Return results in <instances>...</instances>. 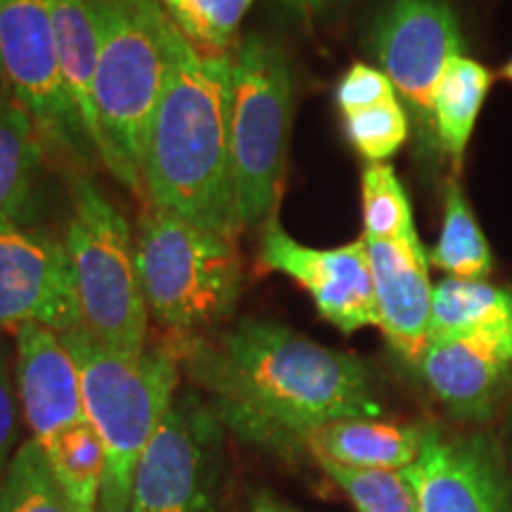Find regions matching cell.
I'll return each mask as SVG.
<instances>
[{
	"label": "cell",
	"mask_w": 512,
	"mask_h": 512,
	"mask_svg": "<svg viewBox=\"0 0 512 512\" xmlns=\"http://www.w3.org/2000/svg\"><path fill=\"white\" fill-rule=\"evenodd\" d=\"M67 245L81 323L102 347L121 356L145 354L147 302L136 266V238L98 183L74 176Z\"/></svg>",
	"instance_id": "obj_6"
},
{
	"label": "cell",
	"mask_w": 512,
	"mask_h": 512,
	"mask_svg": "<svg viewBox=\"0 0 512 512\" xmlns=\"http://www.w3.org/2000/svg\"><path fill=\"white\" fill-rule=\"evenodd\" d=\"M512 325V290L486 280L448 278L432 290L430 339L472 335Z\"/></svg>",
	"instance_id": "obj_21"
},
{
	"label": "cell",
	"mask_w": 512,
	"mask_h": 512,
	"mask_svg": "<svg viewBox=\"0 0 512 512\" xmlns=\"http://www.w3.org/2000/svg\"><path fill=\"white\" fill-rule=\"evenodd\" d=\"M17 396L38 446L88 420L79 366L62 332L38 323L17 328Z\"/></svg>",
	"instance_id": "obj_15"
},
{
	"label": "cell",
	"mask_w": 512,
	"mask_h": 512,
	"mask_svg": "<svg viewBox=\"0 0 512 512\" xmlns=\"http://www.w3.org/2000/svg\"><path fill=\"white\" fill-rule=\"evenodd\" d=\"M427 425H399L380 418L335 420L313 430L304 448L316 460L368 470H406L420 456Z\"/></svg>",
	"instance_id": "obj_17"
},
{
	"label": "cell",
	"mask_w": 512,
	"mask_h": 512,
	"mask_svg": "<svg viewBox=\"0 0 512 512\" xmlns=\"http://www.w3.org/2000/svg\"><path fill=\"white\" fill-rule=\"evenodd\" d=\"M74 512H100L105 448L91 422H79L41 446Z\"/></svg>",
	"instance_id": "obj_22"
},
{
	"label": "cell",
	"mask_w": 512,
	"mask_h": 512,
	"mask_svg": "<svg viewBox=\"0 0 512 512\" xmlns=\"http://www.w3.org/2000/svg\"><path fill=\"white\" fill-rule=\"evenodd\" d=\"M174 351L221 425L266 451L294 453L328 422L382 415L366 363L283 323L245 318Z\"/></svg>",
	"instance_id": "obj_1"
},
{
	"label": "cell",
	"mask_w": 512,
	"mask_h": 512,
	"mask_svg": "<svg viewBox=\"0 0 512 512\" xmlns=\"http://www.w3.org/2000/svg\"><path fill=\"white\" fill-rule=\"evenodd\" d=\"M261 261L311 294L320 316L351 332L380 323L366 240L335 249H313L292 238L271 216L261 226Z\"/></svg>",
	"instance_id": "obj_12"
},
{
	"label": "cell",
	"mask_w": 512,
	"mask_h": 512,
	"mask_svg": "<svg viewBox=\"0 0 512 512\" xmlns=\"http://www.w3.org/2000/svg\"><path fill=\"white\" fill-rule=\"evenodd\" d=\"M418 370L453 418L489 420L512 380V325L430 339Z\"/></svg>",
	"instance_id": "obj_14"
},
{
	"label": "cell",
	"mask_w": 512,
	"mask_h": 512,
	"mask_svg": "<svg viewBox=\"0 0 512 512\" xmlns=\"http://www.w3.org/2000/svg\"><path fill=\"white\" fill-rule=\"evenodd\" d=\"M233 55H204L181 31L145 147L143 183L152 207L235 240L242 230L235 195Z\"/></svg>",
	"instance_id": "obj_2"
},
{
	"label": "cell",
	"mask_w": 512,
	"mask_h": 512,
	"mask_svg": "<svg viewBox=\"0 0 512 512\" xmlns=\"http://www.w3.org/2000/svg\"><path fill=\"white\" fill-rule=\"evenodd\" d=\"M43 157L34 119L10 95L0 105V223L31 226Z\"/></svg>",
	"instance_id": "obj_18"
},
{
	"label": "cell",
	"mask_w": 512,
	"mask_h": 512,
	"mask_svg": "<svg viewBox=\"0 0 512 512\" xmlns=\"http://www.w3.org/2000/svg\"><path fill=\"white\" fill-rule=\"evenodd\" d=\"M344 133L351 147L368 164H384L406 145L411 119L399 100H389L368 110L347 114Z\"/></svg>",
	"instance_id": "obj_28"
},
{
	"label": "cell",
	"mask_w": 512,
	"mask_h": 512,
	"mask_svg": "<svg viewBox=\"0 0 512 512\" xmlns=\"http://www.w3.org/2000/svg\"><path fill=\"white\" fill-rule=\"evenodd\" d=\"M0 512H74L43 448L34 439L17 448L0 486Z\"/></svg>",
	"instance_id": "obj_26"
},
{
	"label": "cell",
	"mask_w": 512,
	"mask_h": 512,
	"mask_svg": "<svg viewBox=\"0 0 512 512\" xmlns=\"http://www.w3.org/2000/svg\"><path fill=\"white\" fill-rule=\"evenodd\" d=\"M366 245L380 318L377 328L394 354L418 368L432 330L430 256L422 242L366 240Z\"/></svg>",
	"instance_id": "obj_16"
},
{
	"label": "cell",
	"mask_w": 512,
	"mask_h": 512,
	"mask_svg": "<svg viewBox=\"0 0 512 512\" xmlns=\"http://www.w3.org/2000/svg\"><path fill=\"white\" fill-rule=\"evenodd\" d=\"M10 86H8V79H5V72H3V64H0V105H3L5 100L10 98Z\"/></svg>",
	"instance_id": "obj_33"
},
{
	"label": "cell",
	"mask_w": 512,
	"mask_h": 512,
	"mask_svg": "<svg viewBox=\"0 0 512 512\" xmlns=\"http://www.w3.org/2000/svg\"><path fill=\"white\" fill-rule=\"evenodd\" d=\"M430 264L451 278L465 280H484L494 271V256L458 183L446 188L444 219L437 247L430 252Z\"/></svg>",
	"instance_id": "obj_23"
},
{
	"label": "cell",
	"mask_w": 512,
	"mask_h": 512,
	"mask_svg": "<svg viewBox=\"0 0 512 512\" xmlns=\"http://www.w3.org/2000/svg\"><path fill=\"white\" fill-rule=\"evenodd\" d=\"M249 512H299V510H294V508H290V505L275 501V498L268 494H256L252 498V508H249Z\"/></svg>",
	"instance_id": "obj_31"
},
{
	"label": "cell",
	"mask_w": 512,
	"mask_h": 512,
	"mask_svg": "<svg viewBox=\"0 0 512 512\" xmlns=\"http://www.w3.org/2000/svg\"><path fill=\"white\" fill-rule=\"evenodd\" d=\"M358 512H418L413 484L403 470H368L318 460Z\"/></svg>",
	"instance_id": "obj_27"
},
{
	"label": "cell",
	"mask_w": 512,
	"mask_h": 512,
	"mask_svg": "<svg viewBox=\"0 0 512 512\" xmlns=\"http://www.w3.org/2000/svg\"><path fill=\"white\" fill-rule=\"evenodd\" d=\"M389 100H399L389 76L366 62L351 64L335 88V102L344 117Z\"/></svg>",
	"instance_id": "obj_29"
},
{
	"label": "cell",
	"mask_w": 512,
	"mask_h": 512,
	"mask_svg": "<svg viewBox=\"0 0 512 512\" xmlns=\"http://www.w3.org/2000/svg\"><path fill=\"white\" fill-rule=\"evenodd\" d=\"M0 64L12 98L34 119L46 155L74 166L98 159L64 83L43 0H0Z\"/></svg>",
	"instance_id": "obj_8"
},
{
	"label": "cell",
	"mask_w": 512,
	"mask_h": 512,
	"mask_svg": "<svg viewBox=\"0 0 512 512\" xmlns=\"http://www.w3.org/2000/svg\"><path fill=\"white\" fill-rule=\"evenodd\" d=\"M501 74H503V79H508V81H512V60L505 64V67L501 69Z\"/></svg>",
	"instance_id": "obj_34"
},
{
	"label": "cell",
	"mask_w": 512,
	"mask_h": 512,
	"mask_svg": "<svg viewBox=\"0 0 512 512\" xmlns=\"http://www.w3.org/2000/svg\"><path fill=\"white\" fill-rule=\"evenodd\" d=\"M157 3L162 5L174 27L188 38L192 48L204 50V55H226L256 0H157Z\"/></svg>",
	"instance_id": "obj_25"
},
{
	"label": "cell",
	"mask_w": 512,
	"mask_h": 512,
	"mask_svg": "<svg viewBox=\"0 0 512 512\" xmlns=\"http://www.w3.org/2000/svg\"><path fill=\"white\" fill-rule=\"evenodd\" d=\"M292 67L285 48L268 34H247L233 55L235 195L242 228L275 216L292 126Z\"/></svg>",
	"instance_id": "obj_7"
},
{
	"label": "cell",
	"mask_w": 512,
	"mask_h": 512,
	"mask_svg": "<svg viewBox=\"0 0 512 512\" xmlns=\"http://www.w3.org/2000/svg\"><path fill=\"white\" fill-rule=\"evenodd\" d=\"M418 512H512V479L486 437H451L427 425L420 456L406 470Z\"/></svg>",
	"instance_id": "obj_13"
},
{
	"label": "cell",
	"mask_w": 512,
	"mask_h": 512,
	"mask_svg": "<svg viewBox=\"0 0 512 512\" xmlns=\"http://www.w3.org/2000/svg\"><path fill=\"white\" fill-rule=\"evenodd\" d=\"M370 53L411 119L418 152L437 159L432 95L448 62L463 55L456 10L448 0H387L370 27Z\"/></svg>",
	"instance_id": "obj_10"
},
{
	"label": "cell",
	"mask_w": 512,
	"mask_h": 512,
	"mask_svg": "<svg viewBox=\"0 0 512 512\" xmlns=\"http://www.w3.org/2000/svg\"><path fill=\"white\" fill-rule=\"evenodd\" d=\"M283 3L299 12H320V10H328V8H335V5L347 3V0H283Z\"/></svg>",
	"instance_id": "obj_32"
},
{
	"label": "cell",
	"mask_w": 512,
	"mask_h": 512,
	"mask_svg": "<svg viewBox=\"0 0 512 512\" xmlns=\"http://www.w3.org/2000/svg\"><path fill=\"white\" fill-rule=\"evenodd\" d=\"M17 441V396L12 389L10 368L5 361V351L0 349V486L8 475L12 463V448Z\"/></svg>",
	"instance_id": "obj_30"
},
{
	"label": "cell",
	"mask_w": 512,
	"mask_h": 512,
	"mask_svg": "<svg viewBox=\"0 0 512 512\" xmlns=\"http://www.w3.org/2000/svg\"><path fill=\"white\" fill-rule=\"evenodd\" d=\"M136 266L147 311L176 335L230 316L245 280L235 240L152 204L138 221Z\"/></svg>",
	"instance_id": "obj_5"
},
{
	"label": "cell",
	"mask_w": 512,
	"mask_h": 512,
	"mask_svg": "<svg viewBox=\"0 0 512 512\" xmlns=\"http://www.w3.org/2000/svg\"><path fill=\"white\" fill-rule=\"evenodd\" d=\"M27 323L62 335L83 328L72 259L48 230L0 223V328Z\"/></svg>",
	"instance_id": "obj_11"
},
{
	"label": "cell",
	"mask_w": 512,
	"mask_h": 512,
	"mask_svg": "<svg viewBox=\"0 0 512 512\" xmlns=\"http://www.w3.org/2000/svg\"><path fill=\"white\" fill-rule=\"evenodd\" d=\"M98 29L95 152L114 181L145 197L143 164L178 29L157 0H91Z\"/></svg>",
	"instance_id": "obj_3"
},
{
	"label": "cell",
	"mask_w": 512,
	"mask_h": 512,
	"mask_svg": "<svg viewBox=\"0 0 512 512\" xmlns=\"http://www.w3.org/2000/svg\"><path fill=\"white\" fill-rule=\"evenodd\" d=\"M62 337L79 366L86 418L105 448L100 512H128L140 458L178 392L181 363L169 347L121 356L83 328Z\"/></svg>",
	"instance_id": "obj_4"
},
{
	"label": "cell",
	"mask_w": 512,
	"mask_h": 512,
	"mask_svg": "<svg viewBox=\"0 0 512 512\" xmlns=\"http://www.w3.org/2000/svg\"><path fill=\"white\" fill-rule=\"evenodd\" d=\"M226 427L192 389H178L136 470L128 512H216Z\"/></svg>",
	"instance_id": "obj_9"
},
{
	"label": "cell",
	"mask_w": 512,
	"mask_h": 512,
	"mask_svg": "<svg viewBox=\"0 0 512 512\" xmlns=\"http://www.w3.org/2000/svg\"><path fill=\"white\" fill-rule=\"evenodd\" d=\"M43 3L53 27L64 83L95 147L93 81L95 64H98V29H95L91 0H43Z\"/></svg>",
	"instance_id": "obj_19"
},
{
	"label": "cell",
	"mask_w": 512,
	"mask_h": 512,
	"mask_svg": "<svg viewBox=\"0 0 512 512\" xmlns=\"http://www.w3.org/2000/svg\"><path fill=\"white\" fill-rule=\"evenodd\" d=\"M491 91V74L472 57L458 55L448 62L432 95V119L439 150L460 164L465 147L475 131L486 95Z\"/></svg>",
	"instance_id": "obj_20"
},
{
	"label": "cell",
	"mask_w": 512,
	"mask_h": 512,
	"mask_svg": "<svg viewBox=\"0 0 512 512\" xmlns=\"http://www.w3.org/2000/svg\"><path fill=\"white\" fill-rule=\"evenodd\" d=\"M363 238L375 242H420L411 200L389 164H368L361 176Z\"/></svg>",
	"instance_id": "obj_24"
}]
</instances>
